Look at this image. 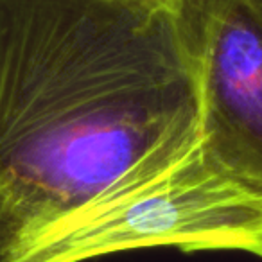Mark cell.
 I'll return each mask as SVG.
<instances>
[{"instance_id": "6da1fadb", "label": "cell", "mask_w": 262, "mask_h": 262, "mask_svg": "<svg viewBox=\"0 0 262 262\" xmlns=\"http://www.w3.org/2000/svg\"><path fill=\"white\" fill-rule=\"evenodd\" d=\"M198 139L182 0H0V262Z\"/></svg>"}, {"instance_id": "3957f363", "label": "cell", "mask_w": 262, "mask_h": 262, "mask_svg": "<svg viewBox=\"0 0 262 262\" xmlns=\"http://www.w3.org/2000/svg\"><path fill=\"white\" fill-rule=\"evenodd\" d=\"M207 155L262 196V0H182Z\"/></svg>"}, {"instance_id": "7a4b0ae2", "label": "cell", "mask_w": 262, "mask_h": 262, "mask_svg": "<svg viewBox=\"0 0 262 262\" xmlns=\"http://www.w3.org/2000/svg\"><path fill=\"white\" fill-rule=\"evenodd\" d=\"M147 248L243 251L262 258V196L226 174L200 137L140 165L15 262H86Z\"/></svg>"}]
</instances>
